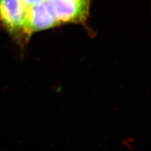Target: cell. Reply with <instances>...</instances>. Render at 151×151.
<instances>
[{
	"label": "cell",
	"instance_id": "6da1fadb",
	"mask_svg": "<svg viewBox=\"0 0 151 151\" xmlns=\"http://www.w3.org/2000/svg\"><path fill=\"white\" fill-rule=\"evenodd\" d=\"M59 25L84 22L89 15L90 0H46Z\"/></svg>",
	"mask_w": 151,
	"mask_h": 151
},
{
	"label": "cell",
	"instance_id": "7a4b0ae2",
	"mask_svg": "<svg viewBox=\"0 0 151 151\" xmlns=\"http://www.w3.org/2000/svg\"><path fill=\"white\" fill-rule=\"evenodd\" d=\"M27 11L22 0H0V24L12 35L29 37L26 30Z\"/></svg>",
	"mask_w": 151,
	"mask_h": 151
},
{
	"label": "cell",
	"instance_id": "3957f363",
	"mask_svg": "<svg viewBox=\"0 0 151 151\" xmlns=\"http://www.w3.org/2000/svg\"><path fill=\"white\" fill-rule=\"evenodd\" d=\"M59 25L46 1L27 7L26 30L28 36L38 31Z\"/></svg>",
	"mask_w": 151,
	"mask_h": 151
},
{
	"label": "cell",
	"instance_id": "277c9868",
	"mask_svg": "<svg viewBox=\"0 0 151 151\" xmlns=\"http://www.w3.org/2000/svg\"><path fill=\"white\" fill-rule=\"evenodd\" d=\"M22 1L25 4L27 7H29L37 4L45 2L46 0H22Z\"/></svg>",
	"mask_w": 151,
	"mask_h": 151
}]
</instances>
